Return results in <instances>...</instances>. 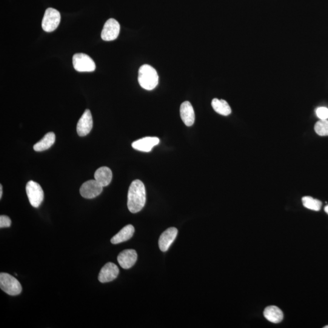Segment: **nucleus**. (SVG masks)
I'll return each instance as SVG.
<instances>
[{
  "label": "nucleus",
  "mask_w": 328,
  "mask_h": 328,
  "mask_svg": "<svg viewBox=\"0 0 328 328\" xmlns=\"http://www.w3.org/2000/svg\"><path fill=\"white\" fill-rule=\"evenodd\" d=\"M146 202V191L141 181L136 179L132 182L128 193L127 205L130 212L136 213L145 206Z\"/></svg>",
  "instance_id": "1"
},
{
  "label": "nucleus",
  "mask_w": 328,
  "mask_h": 328,
  "mask_svg": "<svg viewBox=\"0 0 328 328\" xmlns=\"http://www.w3.org/2000/svg\"><path fill=\"white\" fill-rule=\"evenodd\" d=\"M93 126L92 115L90 110H86L77 125V132L79 136H85L90 133Z\"/></svg>",
  "instance_id": "9"
},
{
  "label": "nucleus",
  "mask_w": 328,
  "mask_h": 328,
  "mask_svg": "<svg viewBox=\"0 0 328 328\" xmlns=\"http://www.w3.org/2000/svg\"><path fill=\"white\" fill-rule=\"evenodd\" d=\"M302 202L304 207L308 209L319 211L321 209V202L318 199H313L310 196H304L302 198Z\"/></svg>",
  "instance_id": "20"
},
{
  "label": "nucleus",
  "mask_w": 328,
  "mask_h": 328,
  "mask_svg": "<svg viewBox=\"0 0 328 328\" xmlns=\"http://www.w3.org/2000/svg\"><path fill=\"white\" fill-rule=\"evenodd\" d=\"M56 141V135L53 132L46 134L41 141L34 145V150L36 152H43L53 146Z\"/></svg>",
  "instance_id": "18"
},
{
  "label": "nucleus",
  "mask_w": 328,
  "mask_h": 328,
  "mask_svg": "<svg viewBox=\"0 0 328 328\" xmlns=\"http://www.w3.org/2000/svg\"><path fill=\"white\" fill-rule=\"evenodd\" d=\"M74 69L78 72H93L96 70L95 62L87 54L78 53L74 54L73 58Z\"/></svg>",
  "instance_id": "4"
},
{
  "label": "nucleus",
  "mask_w": 328,
  "mask_h": 328,
  "mask_svg": "<svg viewBox=\"0 0 328 328\" xmlns=\"http://www.w3.org/2000/svg\"><path fill=\"white\" fill-rule=\"evenodd\" d=\"M113 173L110 168L102 167L98 168L95 173V180L103 187H107L112 180Z\"/></svg>",
  "instance_id": "15"
},
{
  "label": "nucleus",
  "mask_w": 328,
  "mask_h": 328,
  "mask_svg": "<svg viewBox=\"0 0 328 328\" xmlns=\"http://www.w3.org/2000/svg\"><path fill=\"white\" fill-rule=\"evenodd\" d=\"M316 115L320 120H327L328 119V108L326 107H319L315 111Z\"/></svg>",
  "instance_id": "22"
},
{
  "label": "nucleus",
  "mask_w": 328,
  "mask_h": 328,
  "mask_svg": "<svg viewBox=\"0 0 328 328\" xmlns=\"http://www.w3.org/2000/svg\"><path fill=\"white\" fill-rule=\"evenodd\" d=\"M138 82L142 88L146 90H153L159 83L158 73L149 65H144L139 68Z\"/></svg>",
  "instance_id": "2"
},
{
  "label": "nucleus",
  "mask_w": 328,
  "mask_h": 328,
  "mask_svg": "<svg viewBox=\"0 0 328 328\" xmlns=\"http://www.w3.org/2000/svg\"><path fill=\"white\" fill-rule=\"evenodd\" d=\"M159 142L160 140L157 137H145L134 142L132 147L140 152H150L154 147L159 144Z\"/></svg>",
  "instance_id": "11"
},
{
  "label": "nucleus",
  "mask_w": 328,
  "mask_h": 328,
  "mask_svg": "<svg viewBox=\"0 0 328 328\" xmlns=\"http://www.w3.org/2000/svg\"><path fill=\"white\" fill-rule=\"evenodd\" d=\"M3 195V186L2 185H0V198L2 199Z\"/></svg>",
  "instance_id": "24"
},
{
  "label": "nucleus",
  "mask_w": 328,
  "mask_h": 328,
  "mask_svg": "<svg viewBox=\"0 0 328 328\" xmlns=\"http://www.w3.org/2000/svg\"><path fill=\"white\" fill-rule=\"evenodd\" d=\"M264 317L273 323H279L283 320V313L279 307L269 306L266 307L263 313Z\"/></svg>",
  "instance_id": "17"
},
{
  "label": "nucleus",
  "mask_w": 328,
  "mask_h": 328,
  "mask_svg": "<svg viewBox=\"0 0 328 328\" xmlns=\"http://www.w3.org/2000/svg\"><path fill=\"white\" fill-rule=\"evenodd\" d=\"M101 184L95 180H90L82 184L80 193L82 197L87 199H93L101 195L103 191Z\"/></svg>",
  "instance_id": "8"
},
{
  "label": "nucleus",
  "mask_w": 328,
  "mask_h": 328,
  "mask_svg": "<svg viewBox=\"0 0 328 328\" xmlns=\"http://www.w3.org/2000/svg\"><path fill=\"white\" fill-rule=\"evenodd\" d=\"M135 227L132 225L129 224L122 229L119 232L114 236L111 239V243L118 244L122 242L129 240L135 233Z\"/></svg>",
  "instance_id": "16"
},
{
  "label": "nucleus",
  "mask_w": 328,
  "mask_h": 328,
  "mask_svg": "<svg viewBox=\"0 0 328 328\" xmlns=\"http://www.w3.org/2000/svg\"><path fill=\"white\" fill-rule=\"evenodd\" d=\"M0 287L3 291L12 296L18 295L22 291V285L20 282L7 273H0Z\"/></svg>",
  "instance_id": "3"
},
{
  "label": "nucleus",
  "mask_w": 328,
  "mask_h": 328,
  "mask_svg": "<svg viewBox=\"0 0 328 328\" xmlns=\"http://www.w3.org/2000/svg\"><path fill=\"white\" fill-rule=\"evenodd\" d=\"M178 229L175 227L168 228L161 234L159 239V246L162 252H166L175 240L178 235Z\"/></svg>",
  "instance_id": "12"
},
{
  "label": "nucleus",
  "mask_w": 328,
  "mask_h": 328,
  "mask_svg": "<svg viewBox=\"0 0 328 328\" xmlns=\"http://www.w3.org/2000/svg\"><path fill=\"white\" fill-rule=\"evenodd\" d=\"M11 219L9 216L6 215H1L0 216V228L10 227L11 226Z\"/></svg>",
  "instance_id": "23"
},
{
  "label": "nucleus",
  "mask_w": 328,
  "mask_h": 328,
  "mask_svg": "<svg viewBox=\"0 0 328 328\" xmlns=\"http://www.w3.org/2000/svg\"><path fill=\"white\" fill-rule=\"evenodd\" d=\"M27 196L31 205L38 208L42 203L44 198V192L41 185L36 182L30 181L26 187Z\"/></svg>",
  "instance_id": "5"
},
{
  "label": "nucleus",
  "mask_w": 328,
  "mask_h": 328,
  "mask_svg": "<svg viewBox=\"0 0 328 328\" xmlns=\"http://www.w3.org/2000/svg\"><path fill=\"white\" fill-rule=\"evenodd\" d=\"M61 20V14L58 10L51 8L47 9L42 21L43 30L47 33L53 32L58 28Z\"/></svg>",
  "instance_id": "6"
},
{
  "label": "nucleus",
  "mask_w": 328,
  "mask_h": 328,
  "mask_svg": "<svg viewBox=\"0 0 328 328\" xmlns=\"http://www.w3.org/2000/svg\"><path fill=\"white\" fill-rule=\"evenodd\" d=\"M119 273L118 267L113 262H108L100 271L98 279L102 283H108L118 277Z\"/></svg>",
  "instance_id": "10"
},
{
  "label": "nucleus",
  "mask_w": 328,
  "mask_h": 328,
  "mask_svg": "<svg viewBox=\"0 0 328 328\" xmlns=\"http://www.w3.org/2000/svg\"><path fill=\"white\" fill-rule=\"evenodd\" d=\"M138 259L136 251L133 249H127L122 251L118 256L120 266L123 269H128L135 264Z\"/></svg>",
  "instance_id": "13"
},
{
  "label": "nucleus",
  "mask_w": 328,
  "mask_h": 328,
  "mask_svg": "<svg viewBox=\"0 0 328 328\" xmlns=\"http://www.w3.org/2000/svg\"><path fill=\"white\" fill-rule=\"evenodd\" d=\"M212 106L216 113L222 116H229L232 112L229 105L224 100L213 99L212 102Z\"/></svg>",
  "instance_id": "19"
},
{
  "label": "nucleus",
  "mask_w": 328,
  "mask_h": 328,
  "mask_svg": "<svg viewBox=\"0 0 328 328\" xmlns=\"http://www.w3.org/2000/svg\"><path fill=\"white\" fill-rule=\"evenodd\" d=\"M324 211H325V212H326L328 215V205H326V206L324 207Z\"/></svg>",
  "instance_id": "25"
},
{
  "label": "nucleus",
  "mask_w": 328,
  "mask_h": 328,
  "mask_svg": "<svg viewBox=\"0 0 328 328\" xmlns=\"http://www.w3.org/2000/svg\"><path fill=\"white\" fill-rule=\"evenodd\" d=\"M180 115L182 121L186 126H192L195 122V115L190 102L185 101L182 103L180 107Z\"/></svg>",
  "instance_id": "14"
},
{
  "label": "nucleus",
  "mask_w": 328,
  "mask_h": 328,
  "mask_svg": "<svg viewBox=\"0 0 328 328\" xmlns=\"http://www.w3.org/2000/svg\"><path fill=\"white\" fill-rule=\"evenodd\" d=\"M120 30L121 27L116 20L114 19L108 20L102 31V39L107 42L115 41L119 35Z\"/></svg>",
  "instance_id": "7"
},
{
  "label": "nucleus",
  "mask_w": 328,
  "mask_h": 328,
  "mask_svg": "<svg viewBox=\"0 0 328 328\" xmlns=\"http://www.w3.org/2000/svg\"><path fill=\"white\" fill-rule=\"evenodd\" d=\"M314 130L316 134L321 136H328L327 120H320L315 125Z\"/></svg>",
  "instance_id": "21"
},
{
  "label": "nucleus",
  "mask_w": 328,
  "mask_h": 328,
  "mask_svg": "<svg viewBox=\"0 0 328 328\" xmlns=\"http://www.w3.org/2000/svg\"><path fill=\"white\" fill-rule=\"evenodd\" d=\"M324 328H328V325H327V326H325Z\"/></svg>",
  "instance_id": "26"
}]
</instances>
